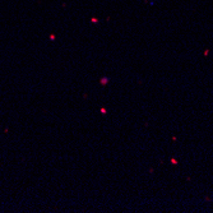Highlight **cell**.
<instances>
[{
	"label": "cell",
	"instance_id": "1",
	"mask_svg": "<svg viewBox=\"0 0 213 213\" xmlns=\"http://www.w3.org/2000/svg\"><path fill=\"white\" fill-rule=\"evenodd\" d=\"M100 83L102 84V86H106V84L109 83V78L107 77H103V78H101V81H100Z\"/></svg>",
	"mask_w": 213,
	"mask_h": 213
},
{
	"label": "cell",
	"instance_id": "2",
	"mask_svg": "<svg viewBox=\"0 0 213 213\" xmlns=\"http://www.w3.org/2000/svg\"><path fill=\"white\" fill-rule=\"evenodd\" d=\"M91 22H93V23H96V22H98V19H97V18H92V19H91Z\"/></svg>",
	"mask_w": 213,
	"mask_h": 213
},
{
	"label": "cell",
	"instance_id": "3",
	"mask_svg": "<svg viewBox=\"0 0 213 213\" xmlns=\"http://www.w3.org/2000/svg\"><path fill=\"white\" fill-rule=\"evenodd\" d=\"M50 40H55V36H54V34H50Z\"/></svg>",
	"mask_w": 213,
	"mask_h": 213
}]
</instances>
